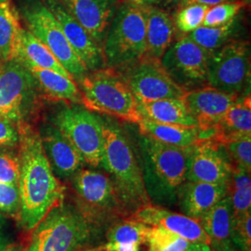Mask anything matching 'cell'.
<instances>
[{
    "label": "cell",
    "instance_id": "6da1fadb",
    "mask_svg": "<svg viewBox=\"0 0 251 251\" xmlns=\"http://www.w3.org/2000/svg\"><path fill=\"white\" fill-rule=\"evenodd\" d=\"M20 229L32 232L48 212L64 199L65 187L55 176L42 147L39 133L19 125Z\"/></svg>",
    "mask_w": 251,
    "mask_h": 251
},
{
    "label": "cell",
    "instance_id": "7a4b0ae2",
    "mask_svg": "<svg viewBox=\"0 0 251 251\" xmlns=\"http://www.w3.org/2000/svg\"><path fill=\"white\" fill-rule=\"evenodd\" d=\"M103 138L101 167L109 173L126 214L151 205L141 164L125 132L117 124L103 121Z\"/></svg>",
    "mask_w": 251,
    "mask_h": 251
},
{
    "label": "cell",
    "instance_id": "3957f363",
    "mask_svg": "<svg viewBox=\"0 0 251 251\" xmlns=\"http://www.w3.org/2000/svg\"><path fill=\"white\" fill-rule=\"evenodd\" d=\"M139 146L142 157L144 184L151 203H171L186 179L192 147L164 144L147 135L141 134Z\"/></svg>",
    "mask_w": 251,
    "mask_h": 251
},
{
    "label": "cell",
    "instance_id": "277c9868",
    "mask_svg": "<svg viewBox=\"0 0 251 251\" xmlns=\"http://www.w3.org/2000/svg\"><path fill=\"white\" fill-rule=\"evenodd\" d=\"M97 227L77 206L63 200L36 225L25 251H85Z\"/></svg>",
    "mask_w": 251,
    "mask_h": 251
},
{
    "label": "cell",
    "instance_id": "5b68a950",
    "mask_svg": "<svg viewBox=\"0 0 251 251\" xmlns=\"http://www.w3.org/2000/svg\"><path fill=\"white\" fill-rule=\"evenodd\" d=\"M77 83L82 104L91 112L133 124L142 119L137 100L117 69L103 67L88 72Z\"/></svg>",
    "mask_w": 251,
    "mask_h": 251
},
{
    "label": "cell",
    "instance_id": "8992f818",
    "mask_svg": "<svg viewBox=\"0 0 251 251\" xmlns=\"http://www.w3.org/2000/svg\"><path fill=\"white\" fill-rule=\"evenodd\" d=\"M146 24L142 6L120 2L102 45L105 67L117 69L144 57Z\"/></svg>",
    "mask_w": 251,
    "mask_h": 251
},
{
    "label": "cell",
    "instance_id": "52a82bcc",
    "mask_svg": "<svg viewBox=\"0 0 251 251\" xmlns=\"http://www.w3.org/2000/svg\"><path fill=\"white\" fill-rule=\"evenodd\" d=\"M19 14L24 19L27 30L52 52L74 80L77 82L88 69L73 50L58 21L42 0H22Z\"/></svg>",
    "mask_w": 251,
    "mask_h": 251
},
{
    "label": "cell",
    "instance_id": "ba28073f",
    "mask_svg": "<svg viewBox=\"0 0 251 251\" xmlns=\"http://www.w3.org/2000/svg\"><path fill=\"white\" fill-rule=\"evenodd\" d=\"M58 127L90 167L100 168L103 153V120L87 108L69 106L61 109L52 119Z\"/></svg>",
    "mask_w": 251,
    "mask_h": 251
},
{
    "label": "cell",
    "instance_id": "9c48e42d",
    "mask_svg": "<svg viewBox=\"0 0 251 251\" xmlns=\"http://www.w3.org/2000/svg\"><path fill=\"white\" fill-rule=\"evenodd\" d=\"M77 207L96 225L126 214L110 177L92 170H79L72 176Z\"/></svg>",
    "mask_w": 251,
    "mask_h": 251
},
{
    "label": "cell",
    "instance_id": "30bf717a",
    "mask_svg": "<svg viewBox=\"0 0 251 251\" xmlns=\"http://www.w3.org/2000/svg\"><path fill=\"white\" fill-rule=\"evenodd\" d=\"M117 70L131 90L137 102L181 99L186 92L173 81L160 60L147 55Z\"/></svg>",
    "mask_w": 251,
    "mask_h": 251
},
{
    "label": "cell",
    "instance_id": "8fae6325",
    "mask_svg": "<svg viewBox=\"0 0 251 251\" xmlns=\"http://www.w3.org/2000/svg\"><path fill=\"white\" fill-rule=\"evenodd\" d=\"M251 46L246 41H229L213 51L207 66V85L238 94L250 88Z\"/></svg>",
    "mask_w": 251,
    "mask_h": 251
},
{
    "label": "cell",
    "instance_id": "7c38bea8",
    "mask_svg": "<svg viewBox=\"0 0 251 251\" xmlns=\"http://www.w3.org/2000/svg\"><path fill=\"white\" fill-rule=\"evenodd\" d=\"M211 53L188 35L180 34L163 54L160 62L173 81L189 91L208 86L207 66Z\"/></svg>",
    "mask_w": 251,
    "mask_h": 251
},
{
    "label": "cell",
    "instance_id": "4fadbf2b",
    "mask_svg": "<svg viewBox=\"0 0 251 251\" xmlns=\"http://www.w3.org/2000/svg\"><path fill=\"white\" fill-rule=\"evenodd\" d=\"M0 65V117L18 125L31 113L36 98V82L19 61Z\"/></svg>",
    "mask_w": 251,
    "mask_h": 251
},
{
    "label": "cell",
    "instance_id": "5bb4252c",
    "mask_svg": "<svg viewBox=\"0 0 251 251\" xmlns=\"http://www.w3.org/2000/svg\"><path fill=\"white\" fill-rule=\"evenodd\" d=\"M231 173L232 165L221 144L200 141L192 147L185 180L228 185Z\"/></svg>",
    "mask_w": 251,
    "mask_h": 251
},
{
    "label": "cell",
    "instance_id": "9a60e30c",
    "mask_svg": "<svg viewBox=\"0 0 251 251\" xmlns=\"http://www.w3.org/2000/svg\"><path fill=\"white\" fill-rule=\"evenodd\" d=\"M58 21L73 50L89 72L105 67L102 50L59 0H42Z\"/></svg>",
    "mask_w": 251,
    "mask_h": 251
},
{
    "label": "cell",
    "instance_id": "2e32d148",
    "mask_svg": "<svg viewBox=\"0 0 251 251\" xmlns=\"http://www.w3.org/2000/svg\"><path fill=\"white\" fill-rule=\"evenodd\" d=\"M240 95L205 86L186 91L182 100L200 129L214 126Z\"/></svg>",
    "mask_w": 251,
    "mask_h": 251
},
{
    "label": "cell",
    "instance_id": "e0dca14e",
    "mask_svg": "<svg viewBox=\"0 0 251 251\" xmlns=\"http://www.w3.org/2000/svg\"><path fill=\"white\" fill-rule=\"evenodd\" d=\"M102 50L108 28L121 0H59Z\"/></svg>",
    "mask_w": 251,
    "mask_h": 251
},
{
    "label": "cell",
    "instance_id": "ac0fdd59",
    "mask_svg": "<svg viewBox=\"0 0 251 251\" xmlns=\"http://www.w3.org/2000/svg\"><path fill=\"white\" fill-rule=\"evenodd\" d=\"M46 156L57 178L72 177L85 163L80 153L55 126H43L38 132Z\"/></svg>",
    "mask_w": 251,
    "mask_h": 251
},
{
    "label": "cell",
    "instance_id": "d6986e66",
    "mask_svg": "<svg viewBox=\"0 0 251 251\" xmlns=\"http://www.w3.org/2000/svg\"><path fill=\"white\" fill-rule=\"evenodd\" d=\"M129 218L149 226L161 227L178 234L192 244L204 243L209 245V239L200 223L188 216L176 213L161 206H144L136 210Z\"/></svg>",
    "mask_w": 251,
    "mask_h": 251
},
{
    "label": "cell",
    "instance_id": "ffe728a7",
    "mask_svg": "<svg viewBox=\"0 0 251 251\" xmlns=\"http://www.w3.org/2000/svg\"><path fill=\"white\" fill-rule=\"evenodd\" d=\"M227 186L184 180L177 191L176 199L184 215L199 222L216 203L227 196Z\"/></svg>",
    "mask_w": 251,
    "mask_h": 251
},
{
    "label": "cell",
    "instance_id": "44dd1931",
    "mask_svg": "<svg viewBox=\"0 0 251 251\" xmlns=\"http://www.w3.org/2000/svg\"><path fill=\"white\" fill-rule=\"evenodd\" d=\"M146 24L145 55L160 60L173 42L176 27L171 15L156 6H142Z\"/></svg>",
    "mask_w": 251,
    "mask_h": 251
},
{
    "label": "cell",
    "instance_id": "7402d4cb",
    "mask_svg": "<svg viewBox=\"0 0 251 251\" xmlns=\"http://www.w3.org/2000/svg\"><path fill=\"white\" fill-rule=\"evenodd\" d=\"M233 210L229 196L216 203L199 221L208 239L209 246L216 251H222L232 244Z\"/></svg>",
    "mask_w": 251,
    "mask_h": 251
},
{
    "label": "cell",
    "instance_id": "603a6c76",
    "mask_svg": "<svg viewBox=\"0 0 251 251\" xmlns=\"http://www.w3.org/2000/svg\"><path fill=\"white\" fill-rule=\"evenodd\" d=\"M212 142L222 144L237 138L251 136V93L240 96L216 125Z\"/></svg>",
    "mask_w": 251,
    "mask_h": 251
},
{
    "label": "cell",
    "instance_id": "cb8c5ba5",
    "mask_svg": "<svg viewBox=\"0 0 251 251\" xmlns=\"http://www.w3.org/2000/svg\"><path fill=\"white\" fill-rule=\"evenodd\" d=\"M25 66L34 76L37 88L48 98L72 103H82L80 90L71 77L33 65Z\"/></svg>",
    "mask_w": 251,
    "mask_h": 251
},
{
    "label": "cell",
    "instance_id": "d4e9b609",
    "mask_svg": "<svg viewBox=\"0 0 251 251\" xmlns=\"http://www.w3.org/2000/svg\"><path fill=\"white\" fill-rule=\"evenodd\" d=\"M137 107L141 117L154 122L198 126L197 121L189 113L182 98L137 102Z\"/></svg>",
    "mask_w": 251,
    "mask_h": 251
},
{
    "label": "cell",
    "instance_id": "484cf974",
    "mask_svg": "<svg viewBox=\"0 0 251 251\" xmlns=\"http://www.w3.org/2000/svg\"><path fill=\"white\" fill-rule=\"evenodd\" d=\"M149 227V225L127 217L108 230L107 243L101 246V249L110 251H141V246L145 244Z\"/></svg>",
    "mask_w": 251,
    "mask_h": 251
},
{
    "label": "cell",
    "instance_id": "4316f807",
    "mask_svg": "<svg viewBox=\"0 0 251 251\" xmlns=\"http://www.w3.org/2000/svg\"><path fill=\"white\" fill-rule=\"evenodd\" d=\"M16 61H19L24 65H33L52 70L64 76L73 78L52 52L36 36L25 28H23L21 32L18 56Z\"/></svg>",
    "mask_w": 251,
    "mask_h": 251
},
{
    "label": "cell",
    "instance_id": "83f0119b",
    "mask_svg": "<svg viewBox=\"0 0 251 251\" xmlns=\"http://www.w3.org/2000/svg\"><path fill=\"white\" fill-rule=\"evenodd\" d=\"M140 133L164 144L178 147H191L199 142L198 126H185L158 123L142 117L138 123Z\"/></svg>",
    "mask_w": 251,
    "mask_h": 251
},
{
    "label": "cell",
    "instance_id": "f1b7e54d",
    "mask_svg": "<svg viewBox=\"0 0 251 251\" xmlns=\"http://www.w3.org/2000/svg\"><path fill=\"white\" fill-rule=\"evenodd\" d=\"M18 11L10 0H0V60L17 59L22 32Z\"/></svg>",
    "mask_w": 251,
    "mask_h": 251
},
{
    "label": "cell",
    "instance_id": "f546056e",
    "mask_svg": "<svg viewBox=\"0 0 251 251\" xmlns=\"http://www.w3.org/2000/svg\"><path fill=\"white\" fill-rule=\"evenodd\" d=\"M236 28L235 20L219 27L200 26L188 34V36L198 46L213 52L231 41Z\"/></svg>",
    "mask_w": 251,
    "mask_h": 251
},
{
    "label": "cell",
    "instance_id": "4dcf8cb0",
    "mask_svg": "<svg viewBox=\"0 0 251 251\" xmlns=\"http://www.w3.org/2000/svg\"><path fill=\"white\" fill-rule=\"evenodd\" d=\"M145 245L148 251H187L192 243L164 228L150 226Z\"/></svg>",
    "mask_w": 251,
    "mask_h": 251
},
{
    "label": "cell",
    "instance_id": "1f68e13d",
    "mask_svg": "<svg viewBox=\"0 0 251 251\" xmlns=\"http://www.w3.org/2000/svg\"><path fill=\"white\" fill-rule=\"evenodd\" d=\"M209 7L198 4H190L179 7L175 15L174 25L180 34L188 35L191 32L202 26L206 11Z\"/></svg>",
    "mask_w": 251,
    "mask_h": 251
},
{
    "label": "cell",
    "instance_id": "d6a6232c",
    "mask_svg": "<svg viewBox=\"0 0 251 251\" xmlns=\"http://www.w3.org/2000/svg\"><path fill=\"white\" fill-rule=\"evenodd\" d=\"M247 4L243 1H229L209 7L202 25L206 27H219L225 25L238 15L240 10Z\"/></svg>",
    "mask_w": 251,
    "mask_h": 251
},
{
    "label": "cell",
    "instance_id": "836d02e7",
    "mask_svg": "<svg viewBox=\"0 0 251 251\" xmlns=\"http://www.w3.org/2000/svg\"><path fill=\"white\" fill-rule=\"evenodd\" d=\"M221 145L224 147L232 167H240L251 172V136L233 139Z\"/></svg>",
    "mask_w": 251,
    "mask_h": 251
},
{
    "label": "cell",
    "instance_id": "e575fe53",
    "mask_svg": "<svg viewBox=\"0 0 251 251\" xmlns=\"http://www.w3.org/2000/svg\"><path fill=\"white\" fill-rule=\"evenodd\" d=\"M251 214L249 211L233 218L231 241L241 251H251Z\"/></svg>",
    "mask_w": 251,
    "mask_h": 251
},
{
    "label": "cell",
    "instance_id": "d590c367",
    "mask_svg": "<svg viewBox=\"0 0 251 251\" xmlns=\"http://www.w3.org/2000/svg\"><path fill=\"white\" fill-rule=\"evenodd\" d=\"M19 176L18 154L7 149H0V182L18 184Z\"/></svg>",
    "mask_w": 251,
    "mask_h": 251
},
{
    "label": "cell",
    "instance_id": "8d00e7d4",
    "mask_svg": "<svg viewBox=\"0 0 251 251\" xmlns=\"http://www.w3.org/2000/svg\"><path fill=\"white\" fill-rule=\"evenodd\" d=\"M20 210L18 184L0 182V214L16 217Z\"/></svg>",
    "mask_w": 251,
    "mask_h": 251
},
{
    "label": "cell",
    "instance_id": "74e56055",
    "mask_svg": "<svg viewBox=\"0 0 251 251\" xmlns=\"http://www.w3.org/2000/svg\"><path fill=\"white\" fill-rule=\"evenodd\" d=\"M230 198L233 218L251 211V185L227 191Z\"/></svg>",
    "mask_w": 251,
    "mask_h": 251
},
{
    "label": "cell",
    "instance_id": "f35d334b",
    "mask_svg": "<svg viewBox=\"0 0 251 251\" xmlns=\"http://www.w3.org/2000/svg\"><path fill=\"white\" fill-rule=\"evenodd\" d=\"M20 135L14 123L0 117V149L14 148L19 145Z\"/></svg>",
    "mask_w": 251,
    "mask_h": 251
},
{
    "label": "cell",
    "instance_id": "ab89813d",
    "mask_svg": "<svg viewBox=\"0 0 251 251\" xmlns=\"http://www.w3.org/2000/svg\"><path fill=\"white\" fill-rule=\"evenodd\" d=\"M13 237L9 230V223L6 216L0 214V251H6L12 246Z\"/></svg>",
    "mask_w": 251,
    "mask_h": 251
},
{
    "label": "cell",
    "instance_id": "60d3db41",
    "mask_svg": "<svg viewBox=\"0 0 251 251\" xmlns=\"http://www.w3.org/2000/svg\"><path fill=\"white\" fill-rule=\"evenodd\" d=\"M229 1H233V0H179V7L181 6H186L190 4H198V5H204L207 7H212L221 3L225 2H229Z\"/></svg>",
    "mask_w": 251,
    "mask_h": 251
},
{
    "label": "cell",
    "instance_id": "b9f144b4",
    "mask_svg": "<svg viewBox=\"0 0 251 251\" xmlns=\"http://www.w3.org/2000/svg\"><path fill=\"white\" fill-rule=\"evenodd\" d=\"M138 6H151L162 4V0H126Z\"/></svg>",
    "mask_w": 251,
    "mask_h": 251
},
{
    "label": "cell",
    "instance_id": "7bdbcfd3",
    "mask_svg": "<svg viewBox=\"0 0 251 251\" xmlns=\"http://www.w3.org/2000/svg\"><path fill=\"white\" fill-rule=\"evenodd\" d=\"M187 251H214L209 245L204 243H196L192 244Z\"/></svg>",
    "mask_w": 251,
    "mask_h": 251
},
{
    "label": "cell",
    "instance_id": "ee69618b",
    "mask_svg": "<svg viewBox=\"0 0 251 251\" xmlns=\"http://www.w3.org/2000/svg\"><path fill=\"white\" fill-rule=\"evenodd\" d=\"M162 3L168 5H179V0H162Z\"/></svg>",
    "mask_w": 251,
    "mask_h": 251
},
{
    "label": "cell",
    "instance_id": "f6af8a7d",
    "mask_svg": "<svg viewBox=\"0 0 251 251\" xmlns=\"http://www.w3.org/2000/svg\"><path fill=\"white\" fill-rule=\"evenodd\" d=\"M222 251H241L240 250H236L235 248H233L232 247V245H230V246H228V247H226L225 248L224 250Z\"/></svg>",
    "mask_w": 251,
    "mask_h": 251
},
{
    "label": "cell",
    "instance_id": "bcb514c9",
    "mask_svg": "<svg viewBox=\"0 0 251 251\" xmlns=\"http://www.w3.org/2000/svg\"><path fill=\"white\" fill-rule=\"evenodd\" d=\"M23 251L22 249H20L18 247H15V246H11L9 247V249H7L6 251Z\"/></svg>",
    "mask_w": 251,
    "mask_h": 251
},
{
    "label": "cell",
    "instance_id": "7dc6e473",
    "mask_svg": "<svg viewBox=\"0 0 251 251\" xmlns=\"http://www.w3.org/2000/svg\"><path fill=\"white\" fill-rule=\"evenodd\" d=\"M97 250V248L96 249H87V250H85V251H95Z\"/></svg>",
    "mask_w": 251,
    "mask_h": 251
},
{
    "label": "cell",
    "instance_id": "c3c4849f",
    "mask_svg": "<svg viewBox=\"0 0 251 251\" xmlns=\"http://www.w3.org/2000/svg\"><path fill=\"white\" fill-rule=\"evenodd\" d=\"M244 3H246V4H250L251 3V0H242Z\"/></svg>",
    "mask_w": 251,
    "mask_h": 251
},
{
    "label": "cell",
    "instance_id": "681fc988",
    "mask_svg": "<svg viewBox=\"0 0 251 251\" xmlns=\"http://www.w3.org/2000/svg\"><path fill=\"white\" fill-rule=\"evenodd\" d=\"M95 251H104V250H102L101 249V247H100V248H97V250Z\"/></svg>",
    "mask_w": 251,
    "mask_h": 251
}]
</instances>
